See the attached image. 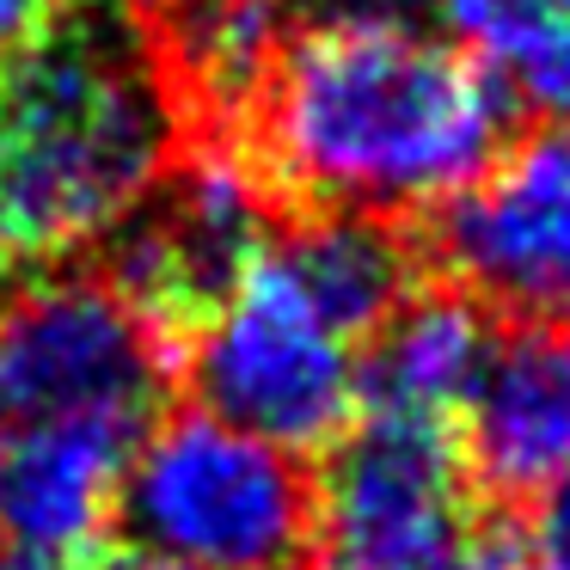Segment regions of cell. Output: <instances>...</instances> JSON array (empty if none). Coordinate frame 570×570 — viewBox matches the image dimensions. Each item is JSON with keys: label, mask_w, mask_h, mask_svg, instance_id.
I'll use <instances>...</instances> for the list:
<instances>
[{"label": "cell", "mask_w": 570, "mask_h": 570, "mask_svg": "<svg viewBox=\"0 0 570 570\" xmlns=\"http://www.w3.org/2000/svg\"><path fill=\"white\" fill-rule=\"evenodd\" d=\"M258 173L307 209L417 215L466 197L503 154L509 99L423 26H307L258 99Z\"/></svg>", "instance_id": "1"}, {"label": "cell", "mask_w": 570, "mask_h": 570, "mask_svg": "<svg viewBox=\"0 0 570 570\" xmlns=\"http://www.w3.org/2000/svg\"><path fill=\"white\" fill-rule=\"evenodd\" d=\"M185 141L154 38L117 7H62L0 62V227L13 252L68 258L111 239Z\"/></svg>", "instance_id": "2"}, {"label": "cell", "mask_w": 570, "mask_h": 570, "mask_svg": "<svg viewBox=\"0 0 570 570\" xmlns=\"http://www.w3.org/2000/svg\"><path fill=\"white\" fill-rule=\"evenodd\" d=\"M320 484L307 460L209 411H173L129 448L117 528L136 552L197 570H295L313 552Z\"/></svg>", "instance_id": "3"}, {"label": "cell", "mask_w": 570, "mask_h": 570, "mask_svg": "<svg viewBox=\"0 0 570 570\" xmlns=\"http://www.w3.org/2000/svg\"><path fill=\"white\" fill-rule=\"evenodd\" d=\"M356 356L362 350L325 320L320 301L264 239L239 283L190 332L185 368L197 386V411L307 460L344 442L356 423Z\"/></svg>", "instance_id": "4"}, {"label": "cell", "mask_w": 570, "mask_h": 570, "mask_svg": "<svg viewBox=\"0 0 570 570\" xmlns=\"http://www.w3.org/2000/svg\"><path fill=\"white\" fill-rule=\"evenodd\" d=\"M173 337L105 271H56L0 301V417H111L148 430Z\"/></svg>", "instance_id": "5"}, {"label": "cell", "mask_w": 570, "mask_h": 570, "mask_svg": "<svg viewBox=\"0 0 570 570\" xmlns=\"http://www.w3.org/2000/svg\"><path fill=\"white\" fill-rule=\"evenodd\" d=\"M313 484L320 570H472L479 509L454 423L362 411Z\"/></svg>", "instance_id": "6"}, {"label": "cell", "mask_w": 570, "mask_h": 570, "mask_svg": "<svg viewBox=\"0 0 570 570\" xmlns=\"http://www.w3.org/2000/svg\"><path fill=\"white\" fill-rule=\"evenodd\" d=\"M264 239H271L264 173L234 148L197 141L178 148L154 197L105 239L111 246L105 276L178 344L239 283Z\"/></svg>", "instance_id": "7"}, {"label": "cell", "mask_w": 570, "mask_h": 570, "mask_svg": "<svg viewBox=\"0 0 570 570\" xmlns=\"http://www.w3.org/2000/svg\"><path fill=\"white\" fill-rule=\"evenodd\" d=\"M430 246L466 295L515 320H570V129L503 148L435 215Z\"/></svg>", "instance_id": "8"}, {"label": "cell", "mask_w": 570, "mask_h": 570, "mask_svg": "<svg viewBox=\"0 0 570 570\" xmlns=\"http://www.w3.org/2000/svg\"><path fill=\"white\" fill-rule=\"evenodd\" d=\"M454 435L466 479L503 509L570 479V320L497 332Z\"/></svg>", "instance_id": "9"}, {"label": "cell", "mask_w": 570, "mask_h": 570, "mask_svg": "<svg viewBox=\"0 0 570 570\" xmlns=\"http://www.w3.org/2000/svg\"><path fill=\"white\" fill-rule=\"evenodd\" d=\"M136 435L111 417L13 423L0 435V540L62 564L92 558L117 528Z\"/></svg>", "instance_id": "10"}, {"label": "cell", "mask_w": 570, "mask_h": 570, "mask_svg": "<svg viewBox=\"0 0 570 570\" xmlns=\"http://www.w3.org/2000/svg\"><path fill=\"white\" fill-rule=\"evenodd\" d=\"M491 344H497V332L479 295H466L454 283L411 288L356 356L362 411H374V417L454 423L466 411L472 386H479Z\"/></svg>", "instance_id": "11"}, {"label": "cell", "mask_w": 570, "mask_h": 570, "mask_svg": "<svg viewBox=\"0 0 570 570\" xmlns=\"http://www.w3.org/2000/svg\"><path fill=\"white\" fill-rule=\"evenodd\" d=\"M271 252L295 271V283L320 301V313L350 337L368 344L381 320L411 295V252L393 222L344 209H307L288 234L271 239Z\"/></svg>", "instance_id": "12"}, {"label": "cell", "mask_w": 570, "mask_h": 570, "mask_svg": "<svg viewBox=\"0 0 570 570\" xmlns=\"http://www.w3.org/2000/svg\"><path fill=\"white\" fill-rule=\"evenodd\" d=\"M154 56L178 105H252L283 50V0H154Z\"/></svg>", "instance_id": "13"}, {"label": "cell", "mask_w": 570, "mask_h": 570, "mask_svg": "<svg viewBox=\"0 0 570 570\" xmlns=\"http://www.w3.org/2000/svg\"><path fill=\"white\" fill-rule=\"evenodd\" d=\"M435 19L515 111L570 129V0H442Z\"/></svg>", "instance_id": "14"}, {"label": "cell", "mask_w": 570, "mask_h": 570, "mask_svg": "<svg viewBox=\"0 0 570 570\" xmlns=\"http://www.w3.org/2000/svg\"><path fill=\"white\" fill-rule=\"evenodd\" d=\"M313 26H423L442 13V0H295Z\"/></svg>", "instance_id": "15"}, {"label": "cell", "mask_w": 570, "mask_h": 570, "mask_svg": "<svg viewBox=\"0 0 570 570\" xmlns=\"http://www.w3.org/2000/svg\"><path fill=\"white\" fill-rule=\"evenodd\" d=\"M528 540L540 570H570V479H558L552 491H540L528 521Z\"/></svg>", "instance_id": "16"}, {"label": "cell", "mask_w": 570, "mask_h": 570, "mask_svg": "<svg viewBox=\"0 0 570 570\" xmlns=\"http://www.w3.org/2000/svg\"><path fill=\"white\" fill-rule=\"evenodd\" d=\"M62 7L68 0H0V62H13Z\"/></svg>", "instance_id": "17"}, {"label": "cell", "mask_w": 570, "mask_h": 570, "mask_svg": "<svg viewBox=\"0 0 570 570\" xmlns=\"http://www.w3.org/2000/svg\"><path fill=\"white\" fill-rule=\"evenodd\" d=\"M0 570H75V564H62V558H38V552H19V546L0 540Z\"/></svg>", "instance_id": "18"}, {"label": "cell", "mask_w": 570, "mask_h": 570, "mask_svg": "<svg viewBox=\"0 0 570 570\" xmlns=\"http://www.w3.org/2000/svg\"><path fill=\"white\" fill-rule=\"evenodd\" d=\"M111 570H197V564H178V558H160V552H129Z\"/></svg>", "instance_id": "19"}, {"label": "cell", "mask_w": 570, "mask_h": 570, "mask_svg": "<svg viewBox=\"0 0 570 570\" xmlns=\"http://www.w3.org/2000/svg\"><path fill=\"white\" fill-rule=\"evenodd\" d=\"M7 271H13V239H7V227H0V283H7Z\"/></svg>", "instance_id": "20"}]
</instances>
